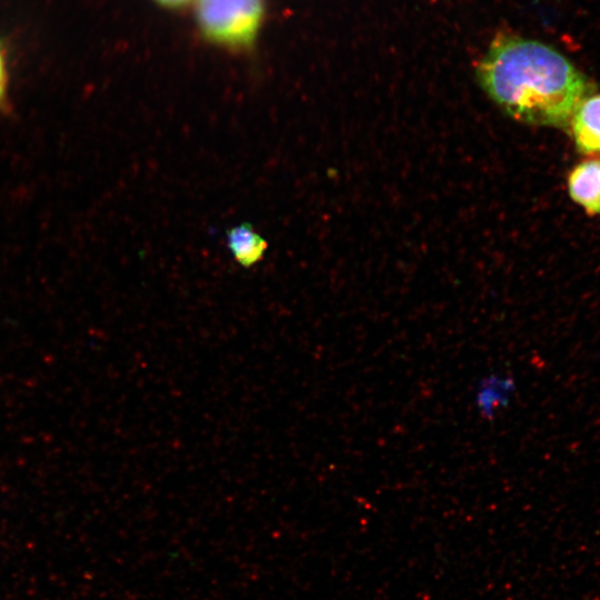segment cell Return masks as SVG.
<instances>
[{"instance_id":"1","label":"cell","mask_w":600,"mask_h":600,"mask_svg":"<svg viewBox=\"0 0 600 600\" xmlns=\"http://www.w3.org/2000/svg\"><path fill=\"white\" fill-rule=\"evenodd\" d=\"M481 90L517 121L566 129L593 84L538 40L498 33L474 68Z\"/></svg>"},{"instance_id":"2","label":"cell","mask_w":600,"mask_h":600,"mask_svg":"<svg viewBox=\"0 0 600 600\" xmlns=\"http://www.w3.org/2000/svg\"><path fill=\"white\" fill-rule=\"evenodd\" d=\"M191 9L202 40L233 54L253 50L267 19V0H194Z\"/></svg>"},{"instance_id":"3","label":"cell","mask_w":600,"mask_h":600,"mask_svg":"<svg viewBox=\"0 0 600 600\" xmlns=\"http://www.w3.org/2000/svg\"><path fill=\"white\" fill-rule=\"evenodd\" d=\"M571 199L589 214L600 213V159L577 164L568 177Z\"/></svg>"},{"instance_id":"4","label":"cell","mask_w":600,"mask_h":600,"mask_svg":"<svg viewBox=\"0 0 600 600\" xmlns=\"http://www.w3.org/2000/svg\"><path fill=\"white\" fill-rule=\"evenodd\" d=\"M570 128L579 152H600V94L590 96L581 102L571 119Z\"/></svg>"},{"instance_id":"5","label":"cell","mask_w":600,"mask_h":600,"mask_svg":"<svg viewBox=\"0 0 600 600\" xmlns=\"http://www.w3.org/2000/svg\"><path fill=\"white\" fill-rule=\"evenodd\" d=\"M512 380L501 374L484 377L476 388L474 403L478 412L487 418L498 414L509 402L512 394Z\"/></svg>"},{"instance_id":"6","label":"cell","mask_w":600,"mask_h":600,"mask_svg":"<svg viewBox=\"0 0 600 600\" xmlns=\"http://www.w3.org/2000/svg\"><path fill=\"white\" fill-rule=\"evenodd\" d=\"M227 244L233 258L243 267L256 264L264 254L267 241L249 223L228 230Z\"/></svg>"},{"instance_id":"7","label":"cell","mask_w":600,"mask_h":600,"mask_svg":"<svg viewBox=\"0 0 600 600\" xmlns=\"http://www.w3.org/2000/svg\"><path fill=\"white\" fill-rule=\"evenodd\" d=\"M8 87V71L6 63V53L3 46L0 41V107L6 100Z\"/></svg>"},{"instance_id":"8","label":"cell","mask_w":600,"mask_h":600,"mask_svg":"<svg viewBox=\"0 0 600 600\" xmlns=\"http://www.w3.org/2000/svg\"><path fill=\"white\" fill-rule=\"evenodd\" d=\"M151 2L169 11H180L191 8L194 0H151Z\"/></svg>"}]
</instances>
